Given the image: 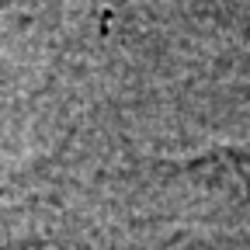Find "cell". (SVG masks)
Segmentation results:
<instances>
[{"mask_svg": "<svg viewBox=\"0 0 250 250\" xmlns=\"http://www.w3.org/2000/svg\"><path fill=\"white\" fill-rule=\"evenodd\" d=\"M208 160H215L226 174L240 177L243 188H250V149H223L219 156H208Z\"/></svg>", "mask_w": 250, "mask_h": 250, "instance_id": "6da1fadb", "label": "cell"}]
</instances>
